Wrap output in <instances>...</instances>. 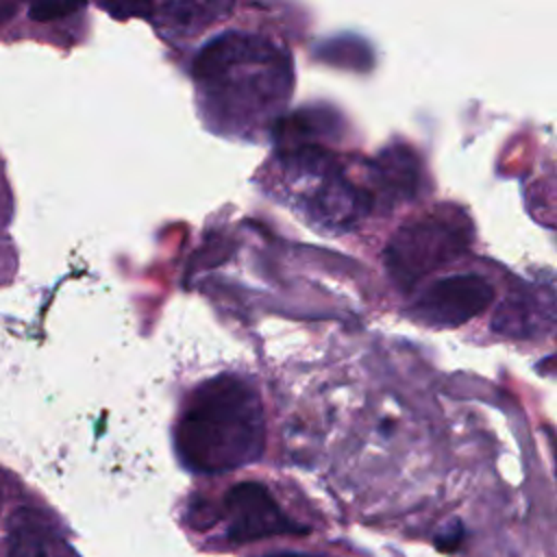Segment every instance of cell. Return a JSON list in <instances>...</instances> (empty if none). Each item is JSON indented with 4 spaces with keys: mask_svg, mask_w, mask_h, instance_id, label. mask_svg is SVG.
Listing matches in <instances>:
<instances>
[{
    "mask_svg": "<svg viewBox=\"0 0 557 557\" xmlns=\"http://www.w3.org/2000/svg\"><path fill=\"white\" fill-rule=\"evenodd\" d=\"M263 405L259 389L239 374H218L198 385L176 422L181 461L205 474L228 472L263 453Z\"/></svg>",
    "mask_w": 557,
    "mask_h": 557,
    "instance_id": "6da1fadb",
    "label": "cell"
},
{
    "mask_svg": "<svg viewBox=\"0 0 557 557\" xmlns=\"http://www.w3.org/2000/svg\"><path fill=\"white\" fill-rule=\"evenodd\" d=\"M191 74L211 117L237 124L276 111L294 83L287 50L248 33L211 39L194 59Z\"/></svg>",
    "mask_w": 557,
    "mask_h": 557,
    "instance_id": "7a4b0ae2",
    "label": "cell"
},
{
    "mask_svg": "<svg viewBox=\"0 0 557 557\" xmlns=\"http://www.w3.org/2000/svg\"><path fill=\"white\" fill-rule=\"evenodd\" d=\"M470 239L472 226L461 211L453 207L431 211L392 237L385 250L387 272L403 289H411L422 276L463 255Z\"/></svg>",
    "mask_w": 557,
    "mask_h": 557,
    "instance_id": "3957f363",
    "label": "cell"
},
{
    "mask_svg": "<svg viewBox=\"0 0 557 557\" xmlns=\"http://www.w3.org/2000/svg\"><path fill=\"white\" fill-rule=\"evenodd\" d=\"M228 529L226 535L233 544H246L272 535H305L309 527L294 522L278 507L270 490L257 481L233 485L224 498Z\"/></svg>",
    "mask_w": 557,
    "mask_h": 557,
    "instance_id": "277c9868",
    "label": "cell"
},
{
    "mask_svg": "<svg viewBox=\"0 0 557 557\" xmlns=\"http://www.w3.org/2000/svg\"><path fill=\"white\" fill-rule=\"evenodd\" d=\"M494 296V287L479 274H453L433 281L418 298L413 311L429 326H461L481 313Z\"/></svg>",
    "mask_w": 557,
    "mask_h": 557,
    "instance_id": "5b68a950",
    "label": "cell"
},
{
    "mask_svg": "<svg viewBox=\"0 0 557 557\" xmlns=\"http://www.w3.org/2000/svg\"><path fill=\"white\" fill-rule=\"evenodd\" d=\"M7 557H72V553L39 511L17 509L11 520Z\"/></svg>",
    "mask_w": 557,
    "mask_h": 557,
    "instance_id": "8992f818",
    "label": "cell"
},
{
    "mask_svg": "<svg viewBox=\"0 0 557 557\" xmlns=\"http://www.w3.org/2000/svg\"><path fill=\"white\" fill-rule=\"evenodd\" d=\"M463 535H466V531H463V524L459 522V520H455V522H450L446 529H442L437 535H435V546L440 548V550H457L459 548V544L463 542Z\"/></svg>",
    "mask_w": 557,
    "mask_h": 557,
    "instance_id": "52a82bcc",
    "label": "cell"
},
{
    "mask_svg": "<svg viewBox=\"0 0 557 557\" xmlns=\"http://www.w3.org/2000/svg\"><path fill=\"white\" fill-rule=\"evenodd\" d=\"M78 4H33L30 7V17L39 20V22H48V20H57V17H65L74 11H78Z\"/></svg>",
    "mask_w": 557,
    "mask_h": 557,
    "instance_id": "ba28073f",
    "label": "cell"
},
{
    "mask_svg": "<svg viewBox=\"0 0 557 557\" xmlns=\"http://www.w3.org/2000/svg\"><path fill=\"white\" fill-rule=\"evenodd\" d=\"M15 4H9V2H0V24L4 22V20H9L13 13H15Z\"/></svg>",
    "mask_w": 557,
    "mask_h": 557,
    "instance_id": "9c48e42d",
    "label": "cell"
},
{
    "mask_svg": "<svg viewBox=\"0 0 557 557\" xmlns=\"http://www.w3.org/2000/svg\"><path fill=\"white\" fill-rule=\"evenodd\" d=\"M268 557H318V555H300V553H278V555H268Z\"/></svg>",
    "mask_w": 557,
    "mask_h": 557,
    "instance_id": "30bf717a",
    "label": "cell"
}]
</instances>
